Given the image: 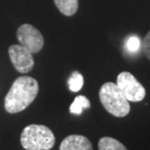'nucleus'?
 <instances>
[{
  "instance_id": "nucleus-1",
  "label": "nucleus",
  "mask_w": 150,
  "mask_h": 150,
  "mask_svg": "<svg viewBox=\"0 0 150 150\" xmlns=\"http://www.w3.org/2000/svg\"><path fill=\"white\" fill-rule=\"evenodd\" d=\"M38 92L39 85L34 78L29 76L19 77L15 80L5 97V110L11 114L23 111L33 103Z\"/></svg>"
},
{
  "instance_id": "nucleus-2",
  "label": "nucleus",
  "mask_w": 150,
  "mask_h": 150,
  "mask_svg": "<svg viewBox=\"0 0 150 150\" xmlns=\"http://www.w3.org/2000/svg\"><path fill=\"white\" fill-rule=\"evenodd\" d=\"M98 96L101 104L111 115L122 118L130 113V103L117 84L112 82L104 83L100 87Z\"/></svg>"
},
{
  "instance_id": "nucleus-3",
  "label": "nucleus",
  "mask_w": 150,
  "mask_h": 150,
  "mask_svg": "<svg viewBox=\"0 0 150 150\" xmlns=\"http://www.w3.org/2000/svg\"><path fill=\"white\" fill-rule=\"evenodd\" d=\"M55 142L54 133L44 125H28L21 134V144L25 150H50Z\"/></svg>"
},
{
  "instance_id": "nucleus-4",
  "label": "nucleus",
  "mask_w": 150,
  "mask_h": 150,
  "mask_svg": "<svg viewBox=\"0 0 150 150\" xmlns=\"http://www.w3.org/2000/svg\"><path fill=\"white\" fill-rule=\"evenodd\" d=\"M116 84L129 101L137 103L145 98L146 92L144 87L128 71H123L117 76Z\"/></svg>"
},
{
  "instance_id": "nucleus-5",
  "label": "nucleus",
  "mask_w": 150,
  "mask_h": 150,
  "mask_svg": "<svg viewBox=\"0 0 150 150\" xmlns=\"http://www.w3.org/2000/svg\"><path fill=\"white\" fill-rule=\"evenodd\" d=\"M17 37L20 44L26 48L31 54L38 53L44 45V38L41 32L33 25L25 23L18 28Z\"/></svg>"
},
{
  "instance_id": "nucleus-6",
  "label": "nucleus",
  "mask_w": 150,
  "mask_h": 150,
  "mask_svg": "<svg viewBox=\"0 0 150 150\" xmlns=\"http://www.w3.org/2000/svg\"><path fill=\"white\" fill-rule=\"evenodd\" d=\"M9 57L15 69L21 73L29 72L34 65L32 54L22 45H12L9 47Z\"/></svg>"
},
{
  "instance_id": "nucleus-7",
  "label": "nucleus",
  "mask_w": 150,
  "mask_h": 150,
  "mask_svg": "<svg viewBox=\"0 0 150 150\" xmlns=\"http://www.w3.org/2000/svg\"><path fill=\"white\" fill-rule=\"evenodd\" d=\"M59 150H93V145L86 137L70 134L62 142Z\"/></svg>"
},
{
  "instance_id": "nucleus-8",
  "label": "nucleus",
  "mask_w": 150,
  "mask_h": 150,
  "mask_svg": "<svg viewBox=\"0 0 150 150\" xmlns=\"http://www.w3.org/2000/svg\"><path fill=\"white\" fill-rule=\"evenodd\" d=\"M57 8L62 15L73 16L78 10V0H54Z\"/></svg>"
},
{
  "instance_id": "nucleus-9",
  "label": "nucleus",
  "mask_w": 150,
  "mask_h": 150,
  "mask_svg": "<svg viewBox=\"0 0 150 150\" xmlns=\"http://www.w3.org/2000/svg\"><path fill=\"white\" fill-rule=\"evenodd\" d=\"M98 150H128L126 146L113 137H104L98 142Z\"/></svg>"
},
{
  "instance_id": "nucleus-10",
  "label": "nucleus",
  "mask_w": 150,
  "mask_h": 150,
  "mask_svg": "<svg viewBox=\"0 0 150 150\" xmlns=\"http://www.w3.org/2000/svg\"><path fill=\"white\" fill-rule=\"evenodd\" d=\"M91 107L90 100L85 96H78L74 98L73 103H71L69 107L70 113L75 114V115H80L83 112V109H87Z\"/></svg>"
},
{
  "instance_id": "nucleus-11",
  "label": "nucleus",
  "mask_w": 150,
  "mask_h": 150,
  "mask_svg": "<svg viewBox=\"0 0 150 150\" xmlns=\"http://www.w3.org/2000/svg\"><path fill=\"white\" fill-rule=\"evenodd\" d=\"M84 84V78L82 74L79 73L78 71H74L70 75L69 79H68V88L71 92H79L83 87Z\"/></svg>"
},
{
  "instance_id": "nucleus-12",
  "label": "nucleus",
  "mask_w": 150,
  "mask_h": 150,
  "mask_svg": "<svg viewBox=\"0 0 150 150\" xmlns=\"http://www.w3.org/2000/svg\"><path fill=\"white\" fill-rule=\"evenodd\" d=\"M140 48H142V42L136 35H132L126 41V49L129 53L137 54L140 50Z\"/></svg>"
},
{
  "instance_id": "nucleus-13",
  "label": "nucleus",
  "mask_w": 150,
  "mask_h": 150,
  "mask_svg": "<svg viewBox=\"0 0 150 150\" xmlns=\"http://www.w3.org/2000/svg\"><path fill=\"white\" fill-rule=\"evenodd\" d=\"M142 51L146 58L150 59V30L142 40Z\"/></svg>"
}]
</instances>
